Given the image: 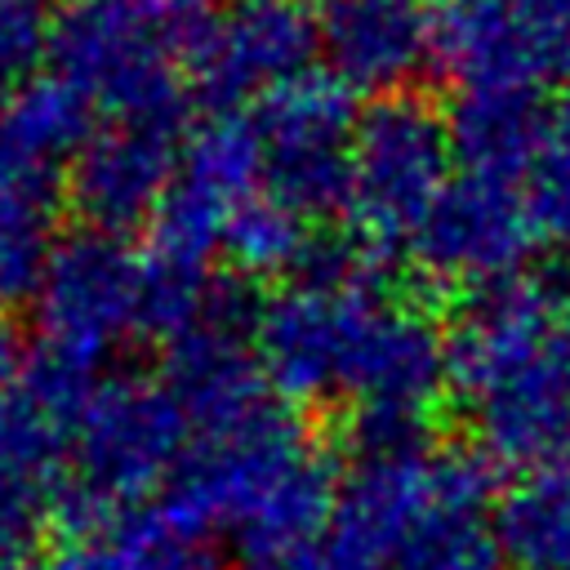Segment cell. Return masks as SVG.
<instances>
[{"label": "cell", "instance_id": "ba28073f", "mask_svg": "<svg viewBox=\"0 0 570 570\" xmlns=\"http://www.w3.org/2000/svg\"><path fill=\"white\" fill-rule=\"evenodd\" d=\"M249 120L263 147L267 196L285 200L303 218L347 205L352 138L361 120L347 85H338L330 71H312L254 102Z\"/></svg>", "mask_w": 570, "mask_h": 570}, {"label": "cell", "instance_id": "83f0119b", "mask_svg": "<svg viewBox=\"0 0 570 570\" xmlns=\"http://www.w3.org/2000/svg\"><path fill=\"white\" fill-rule=\"evenodd\" d=\"M22 370H27V352H22V343H18V334L0 321V396L22 379Z\"/></svg>", "mask_w": 570, "mask_h": 570}, {"label": "cell", "instance_id": "2e32d148", "mask_svg": "<svg viewBox=\"0 0 570 570\" xmlns=\"http://www.w3.org/2000/svg\"><path fill=\"white\" fill-rule=\"evenodd\" d=\"M552 120L539 89H485V94H459L450 111V142L459 174L525 183L543 138L552 134Z\"/></svg>", "mask_w": 570, "mask_h": 570}, {"label": "cell", "instance_id": "44dd1931", "mask_svg": "<svg viewBox=\"0 0 570 570\" xmlns=\"http://www.w3.org/2000/svg\"><path fill=\"white\" fill-rule=\"evenodd\" d=\"M111 539L125 548L134 570H227V561L218 552V534L183 521L160 499L129 508L116 521Z\"/></svg>", "mask_w": 570, "mask_h": 570}, {"label": "cell", "instance_id": "3957f363", "mask_svg": "<svg viewBox=\"0 0 570 570\" xmlns=\"http://www.w3.org/2000/svg\"><path fill=\"white\" fill-rule=\"evenodd\" d=\"M494 463L481 450L410 445L356 454L334 530L379 570H499Z\"/></svg>", "mask_w": 570, "mask_h": 570}, {"label": "cell", "instance_id": "8fae6325", "mask_svg": "<svg viewBox=\"0 0 570 570\" xmlns=\"http://www.w3.org/2000/svg\"><path fill=\"white\" fill-rule=\"evenodd\" d=\"M316 49L321 27L303 4H232L227 13L209 18V27L187 45L183 71L214 111H232L312 76Z\"/></svg>", "mask_w": 570, "mask_h": 570}, {"label": "cell", "instance_id": "4fadbf2b", "mask_svg": "<svg viewBox=\"0 0 570 570\" xmlns=\"http://www.w3.org/2000/svg\"><path fill=\"white\" fill-rule=\"evenodd\" d=\"M459 401L468 410L476 450L494 468L530 472L570 459V374L557 352L503 370Z\"/></svg>", "mask_w": 570, "mask_h": 570}, {"label": "cell", "instance_id": "cb8c5ba5", "mask_svg": "<svg viewBox=\"0 0 570 570\" xmlns=\"http://www.w3.org/2000/svg\"><path fill=\"white\" fill-rule=\"evenodd\" d=\"M147 27H156L169 45L187 53V45L209 27V0H125Z\"/></svg>", "mask_w": 570, "mask_h": 570}, {"label": "cell", "instance_id": "f1b7e54d", "mask_svg": "<svg viewBox=\"0 0 570 570\" xmlns=\"http://www.w3.org/2000/svg\"><path fill=\"white\" fill-rule=\"evenodd\" d=\"M557 356H561V365L570 374V289L557 303Z\"/></svg>", "mask_w": 570, "mask_h": 570}, {"label": "cell", "instance_id": "7a4b0ae2", "mask_svg": "<svg viewBox=\"0 0 570 570\" xmlns=\"http://www.w3.org/2000/svg\"><path fill=\"white\" fill-rule=\"evenodd\" d=\"M156 499L183 521L227 534L240 570H285L334 525L338 481L294 405L276 396L240 423L191 432Z\"/></svg>", "mask_w": 570, "mask_h": 570}, {"label": "cell", "instance_id": "8992f818", "mask_svg": "<svg viewBox=\"0 0 570 570\" xmlns=\"http://www.w3.org/2000/svg\"><path fill=\"white\" fill-rule=\"evenodd\" d=\"M191 445V423L165 379L116 374L94 387L76 441H71V476L102 494L111 508L129 512L151 503L156 490L169 485L183 454Z\"/></svg>", "mask_w": 570, "mask_h": 570}, {"label": "cell", "instance_id": "ffe728a7", "mask_svg": "<svg viewBox=\"0 0 570 570\" xmlns=\"http://www.w3.org/2000/svg\"><path fill=\"white\" fill-rule=\"evenodd\" d=\"M312 218L289 209L285 200L254 191L223 232V254L240 276H298L307 258L316 254V240L307 232Z\"/></svg>", "mask_w": 570, "mask_h": 570}, {"label": "cell", "instance_id": "d4e9b609", "mask_svg": "<svg viewBox=\"0 0 570 570\" xmlns=\"http://www.w3.org/2000/svg\"><path fill=\"white\" fill-rule=\"evenodd\" d=\"M539 49L552 58V67H566L570 58V0H512Z\"/></svg>", "mask_w": 570, "mask_h": 570}, {"label": "cell", "instance_id": "ac0fdd59", "mask_svg": "<svg viewBox=\"0 0 570 570\" xmlns=\"http://www.w3.org/2000/svg\"><path fill=\"white\" fill-rule=\"evenodd\" d=\"M494 539L512 570H570V459L517 472L499 490Z\"/></svg>", "mask_w": 570, "mask_h": 570}, {"label": "cell", "instance_id": "d6986e66", "mask_svg": "<svg viewBox=\"0 0 570 570\" xmlns=\"http://www.w3.org/2000/svg\"><path fill=\"white\" fill-rule=\"evenodd\" d=\"M62 178H40L0 165V316L36 298L53 254V218Z\"/></svg>", "mask_w": 570, "mask_h": 570}, {"label": "cell", "instance_id": "5b68a950", "mask_svg": "<svg viewBox=\"0 0 570 570\" xmlns=\"http://www.w3.org/2000/svg\"><path fill=\"white\" fill-rule=\"evenodd\" d=\"M49 58L58 76L80 89L107 120H169L183 125L187 71L183 49L147 27L125 0H76L53 22Z\"/></svg>", "mask_w": 570, "mask_h": 570}, {"label": "cell", "instance_id": "7c38bea8", "mask_svg": "<svg viewBox=\"0 0 570 570\" xmlns=\"http://www.w3.org/2000/svg\"><path fill=\"white\" fill-rule=\"evenodd\" d=\"M178 138L183 125L169 120H107L102 129H94L67 183L71 205L89 223V232L120 236L156 218L178 174Z\"/></svg>", "mask_w": 570, "mask_h": 570}, {"label": "cell", "instance_id": "603a6c76", "mask_svg": "<svg viewBox=\"0 0 570 570\" xmlns=\"http://www.w3.org/2000/svg\"><path fill=\"white\" fill-rule=\"evenodd\" d=\"M58 0H0V94L31 85L36 62L53 45Z\"/></svg>", "mask_w": 570, "mask_h": 570}, {"label": "cell", "instance_id": "484cf974", "mask_svg": "<svg viewBox=\"0 0 570 570\" xmlns=\"http://www.w3.org/2000/svg\"><path fill=\"white\" fill-rule=\"evenodd\" d=\"M40 570H134V561L116 539H62L45 552Z\"/></svg>", "mask_w": 570, "mask_h": 570}, {"label": "cell", "instance_id": "9c48e42d", "mask_svg": "<svg viewBox=\"0 0 570 570\" xmlns=\"http://www.w3.org/2000/svg\"><path fill=\"white\" fill-rule=\"evenodd\" d=\"M254 191H263V147L254 120L236 111H214L183 138L174 187L151 218L147 254L209 267L214 249H223L232 214Z\"/></svg>", "mask_w": 570, "mask_h": 570}, {"label": "cell", "instance_id": "30bf717a", "mask_svg": "<svg viewBox=\"0 0 570 570\" xmlns=\"http://www.w3.org/2000/svg\"><path fill=\"white\" fill-rule=\"evenodd\" d=\"M534 245L539 232L521 183L481 178V174H454V183L445 187V196L432 205V214L410 240L419 267L432 281L472 294L517 281Z\"/></svg>", "mask_w": 570, "mask_h": 570}, {"label": "cell", "instance_id": "4316f807", "mask_svg": "<svg viewBox=\"0 0 570 570\" xmlns=\"http://www.w3.org/2000/svg\"><path fill=\"white\" fill-rule=\"evenodd\" d=\"M285 570H379L347 534H338L334 525L312 543V548H303Z\"/></svg>", "mask_w": 570, "mask_h": 570}, {"label": "cell", "instance_id": "4dcf8cb0", "mask_svg": "<svg viewBox=\"0 0 570 570\" xmlns=\"http://www.w3.org/2000/svg\"><path fill=\"white\" fill-rule=\"evenodd\" d=\"M566 76H570V58H566Z\"/></svg>", "mask_w": 570, "mask_h": 570}, {"label": "cell", "instance_id": "f546056e", "mask_svg": "<svg viewBox=\"0 0 570 570\" xmlns=\"http://www.w3.org/2000/svg\"><path fill=\"white\" fill-rule=\"evenodd\" d=\"M236 4H272V0H236Z\"/></svg>", "mask_w": 570, "mask_h": 570}, {"label": "cell", "instance_id": "e0dca14e", "mask_svg": "<svg viewBox=\"0 0 570 570\" xmlns=\"http://www.w3.org/2000/svg\"><path fill=\"white\" fill-rule=\"evenodd\" d=\"M94 138V102L71 89L62 76H36L31 85L13 89L0 107V165L67 178L85 142Z\"/></svg>", "mask_w": 570, "mask_h": 570}, {"label": "cell", "instance_id": "277c9868", "mask_svg": "<svg viewBox=\"0 0 570 570\" xmlns=\"http://www.w3.org/2000/svg\"><path fill=\"white\" fill-rule=\"evenodd\" d=\"M450 116H441L419 94L374 98L352 138L347 214L370 254L410 245L432 205L454 183Z\"/></svg>", "mask_w": 570, "mask_h": 570}, {"label": "cell", "instance_id": "5bb4252c", "mask_svg": "<svg viewBox=\"0 0 570 570\" xmlns=\"http://www.w3.org/2000/svg\"><path fill=\"white\" fill-rule=\"evenodd\" d=\"M330 76L352 94L392 98L432 67V0H321Z\"/></svg>", "mask_w": 570, "mask_h": 570}, {"label": "cell", "instance_id": "9a60e30c", "mask_svg": "<svg viewBox=\"0 0 570 570\" xmlns=\"http://www.w3.org/2000/svg\"><path fill=\"white\" fill-rule=\"evenodd\" d=\"M432 67L459 94L539 89L552 58L512 0H432Z\"/></svg>", "mask_w": 570, "mask_h": 570}, {"label": "cell", "instance_id": "52a82bcc", "mask_svg": "<svg viewBox=\"0 0 570 570\" xmlns=\"http://www.w3.org/2000/svg\"><path fill=\"white\" fill-rule=\"evenodd\" d=\"M40 352L98 379V365L142 325V254L107 232H76L53 245L36 289Z\"/></svg>", "mask_w": 570, "mask_h": 570}, {"label": "cell", "instance_id": "7402d4cb", "mask_svg": "<svg viewBox=\"0 0 570 570\" xmlns=\"http://www.w3.org/2000/svg\"><path fill=\"white\" fill-rule=\"evenodd\" d=\"M521 191H525L539 245L570 254V111L552 120V134L543 138Z\"/></svg>", "mask_w": 570, "mask_h": 570}, {"label": "cell", "instance_id": "6da1fadb", "mask_svg": "<svg viewBox=\"0 0 570 570\" xmlns=\"http://www.w3.org/2000/svg\"><path fill=\"white\" fill-rule=\"evenodd\" d=\"M254 352L289 405H347L352 419H419L450 387L436 321L401 298L365 245L321 249L254 325Z\"/></svg>", "mask_w": 570, "mask_h": 570}]
</instances>
